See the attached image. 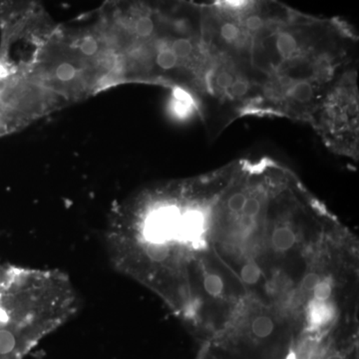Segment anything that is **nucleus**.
Returning <instances> with one entry per match:
<instances>
[{
  "label": "nucleus",
  "instance_id": "f257e3e1",
  "mask_svg": "<svg viewBox=\"0 0 359 359\" xmlns=\"http://www.w3.org/2000/svg\"><path fill=\"white\" fill-rule=\"evenodd\" d=\"M219 40L241 117L309 124L328 92L358 66V37L347 23L304 15L276 0L230 11Z\"/></svg>",
  "mask_w": 359,
  "mask_h": 359
},
{
  "label": "nucleus",
  "instance_id": "f03ea898",
  "mask_svg": "<svg viewBox=\"0 0 359 359\" xmlns=\"http://www.w3.org/2000/svg\"><path fill=\"white\" fill-rule=\"evenodd\" d=\"M90 20L114 58L118 86L173 90L203 115L212 69L203 6L188 0H105Z\"/></svg>",
  "mask_w": 359,
  "mask_h": 359
},
{
  "label": "nucleus",
  "instance_id": "7ed1b4c3",
  "mask_svg": "<svg viewBox=\"0 0 359 359\" xmlns=\"http://www.w3.org/2000/svg\"><path fill=\"white\" fill-rule=\"evenodd\" d=\"M20 71L67 106L118 86L114 58L90 18L75 25L49 20Z\"/></svg>",
  "mask_w": 359,
  "mask_h": 359
},
{
  "label": "nucleus",
  "instance_id": "20e7f679",
  "mask_svg": "<svg viewBox=\"0 0 359 359\" xmlns=\"http://www.w3.org/2000/svg\"><path fill=\"white\" fill-rule=\"evenodd\" d=\"M309 125L332 152L353 159L358 158V68L347 72L328 92Z\"/></svg>",
  "mask_w": 359,
  "mask_h": 359
},
{
  "label": "nucleus",
  "instance_id": "39448f33",
  "mask_svg": "<svg viewBox=\"0 0 359 359\" xmlns=\"http://www.w3.org/2000/svg\"><path fill=\"white\" fill-rule=\"evenodd\" d=\"M68 107L62 99L23 71L0 72V137L20 131Z\"/></svg>",
  "mask_w": 359,
  "mask_h": 359
},
{
  "label": "nucleus",
  "instance_id": "423d86ee",
  "mask_svg": "<svg viewBox=\"0 0 359 359\" xmlns=\"http://www.w3.org/2000/svg\"><path fill=\"white\" fill-rule=\"evenodd\" d=\"M27 344V335L13 325L7 309L0 306V359L20 358Z\"/></svg>",
  "mask_w": 359,
  "mask_h": 359
},
{
  "label": "nucleus",
  "instance_id": "0eeeda50",
  "mask_svg": "<svg viewBox=\"0 0 359 359\" xmlns=\"http://www.w3.org/2000/svg\"><path fill=\"white\" fill-rule=\"evenodd\" d=\"M42 0H0V32L42 11Z\"/></svg>",
  "mask_w": 359,
  "mask_h": 359
},
{
  "label": "nucleus",
  "instance_id": "6e6552de",
  "mask_svg": "<svg viewBox=\"0 0 359 359\" xmlns=\"http://www.w3.org/2000/svg\"><path fill=\"white\" fill-rule=\"evenodd\" d=\"M278 328L275 316L268 313L255 314L250 323V332L254 339L268 340L275 335Z\"/></svg>",
  "mask_w": 359,
  "mask_h": 359
},
{
  "label": "nucleus",
  "instance_id": "1a4fd4ad",
  "mask_svg": "<svg viewBox=\"0 0 359 359\" xmlns=\"http://www.w3.org/2000/svg\"><path fill=\"white\" fill-rule=\"evenodd\" d=\"M256 0H215V6L226 11H240L252 6Z\"/></svg>",
  "mask_w": 359,
  "mask_h": 359
},
{
  "label": "nucleus",
  "instance_id": "9d476101",
  "mask_svg": "<svg viewBox=\"0 0 359 359\" xmlns=\"http://www.w3.org/2000/svg\"><path fill=\"white\" fill-rule=\"evenodd\" d=\"M327 359H346L344 356L339 355V354H332V355L328 356Z\"/></svg>",
  "mask_w": 359,
  "mask_h": 359
}]
</instances>
